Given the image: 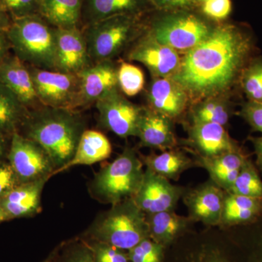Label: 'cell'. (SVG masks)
Segmentation results:
<instances>
[{
    "mask_svg": "<svg viewBox=\"0 0 262 262\" xmlns=\"http://www.w3.org/2000/svg\"><path fill=\"white\" fill-rule=\"evenodd\" d=\"M150 6L149 0H84L82 17L89 26L116 15L141 16Z\"/></svg>",
    "mask_w": 262,
    "mask_h": 262,
    "instance_id": "cb8c5ba5",
    "label": "cell"
},
{
    "mask_svg": "<svg viewBox=\"0 0 262 262\" xmlns=\"http://www.w3.org/2000/svg\"><path fill=\"white\" fill-rule=\"evenodd\" d=\"M147 97L149 108L172 120L182 115L189 101L185 90L172 77L154 78Z\"/></svg>",
    "mask_w": 262,
    "mask_h": 262,
    "instance_id": "d6986e66",
    "label": "cell"
},
{
    "mask_svg": "<svg viewBox=\"0 0 262 262\" xmlns=\"http://www.w3.org/2000/svg\"><path fill=\"white\" fill-rule=\"evenodd\" d=\"M20 184L10 163L0 160V200Z\"/></svg>",
    "mask_w": 262,
    "mask_h": 262,
    "instance_id": "ab89813d",
    "label": "cell"
},
{
    "mask_svg": "<svg viewBox=\"0 0 262 262\" xmlns=\"http://www.w3.org/2000/svg\"><path fill=\"white\" fill-rule=\"evenodd\" d=\"M239 80L248 101L262 103L261 58H256L248 63Z\"/></svg>",
    "mask_w": 262,
    "mask_h": 262,
    "instance_id": "1f68e13d",
    "label": "cell"
},
{
    "mask_svg": "<svg viewBox=\"0 0 262 262\" xmlns=\"http://www.w3.org/2000/svg\"><path fill=\"white\" fill-rule=\"evenodd\" d=\"M165 262H262V232L192 239L184 236L165 249Z\"/></svg>",
    "mask_w": 262,
    "mask_h": 262,
    "instance_id": "3957f363",
    "label": "cell"
},
{
    "mask_svg": "<svg viewBox=\"0 0 262 262\" xmlns=\"http://www.w3.org/2000/svg\"><path fill=\"white\" fill-rule=\"evenodd\" d=\"M10 49H11V45H10L7 31L0 29V63L9 56Z\"/></svg>",
    "mask_w": 262,
    "mask_h": 262,
    "instance_id": "b9f144b4",
    "label": "cell"
},
{
    "mask_svg": "<svg viewBox=\"0 0 262 262\" xmlns=\"http://www.w3.org/2000/svg\"><path fill=\"white\" fill-rule=\"evenodd\" d=\"M8 159L20 184L51 178L56 170L46 150L18 132L11 136Z\"/></svg>",
    "mask_w": 262,
    "mask_h": 262,
    "instance_id": "30bf717a",
    "label": "cell"
},
{
    "mask_svg": "<svg viewBox=\"0 0 262 262\" xmlns=\"http://www.w3.org/2000/svg\"><path fill=\"white\" fill-rule=\"evenodd\" d=\"M29 110L6 86L0 82V135H13L23 123Z\"/></svg>",
    "mask_w": 262,
    "mask_h": 262,
    "instance_id": "f1b7e54d",
    "label": "cell"
},
{
    "mask_svg": "<svg viewBox=\"0 0 262 262\" xmlns=\"http://www.w3.org/2000/svg\"><path fill=\"white\" fill-rule=\"evenodd\" d=\"M86 241L94 253L96 262H130L127 251L103 243Z\"/></svg>",
    "mask_w": 262,
    "mask_h": 262,
    "instance_id": "8d00e7d4",
    "label": "cell"
},
{
    "mask_svg": "<svg viewBox=\"0 0 262 262\" xmlns=\"http://www.w3.org/2000/svg\"><path fill=\"white\" fill-rule=\"evenodd\" d=\"M173 122L151 108H142L136 137L146 147L162 151L175 149L177 140Z\"/></svg>",
    "mask_w": 262,
    "mask_h": 262,
    "instance_id": "44dd1931",
    "label": "cell"
},
{
    "mask_svg": "<svg viewBox=\"0 0 262 262\" xmlns=\"http://www.w3.org/2000/svg\"><path fill=\"white\" fill-rule=\"evenodd\" d=\"M239 115L253 130L262 133V103L248 101L243 106Z\"/></svg>",
    "mask_w": 262,
    "mask_h": 262,
    "instance_id": "f35d334b",
    "label": "cell"
},
{
    "mask_svg": "<svg viewBox=\"0 0 262 262\" xmlns=\"http://www.w3.org/2000/svg\"><path fill=\"white\" fill-rule=\"evenodd\" d=\"M201 8L203 14L208 18L222 20L230 14L232 5L231 0H206Z\"/></svg>",
    "mask_w": 262,
    "mask_h": 262,
    "instance_id": "74e56055",
    "label": "cell"
},
{
    "mask_svg": "<svg viewBox=\"0 0 262 262\" xmlns=\"http://www.w3.org/2000/svg\"><path fill=\"white\" fill-rule=\"evenodd\" d=\"M225 193L211 180L191 190H186L182 198L187 208L188 217L192 222H201L208 227H219Z\"/></svg>",
    "mask_w": 262,
    "mask_h": 262,
    "instance_id": "4fadbf2b",
    "label": "cell"
},
{
    "mask_svg": "<svg viewBox=\"0 0 262 262\" xmlns=\"http://www.w3.org/2000/svg\"><path fill=\"white\" fill-rule=\"evenodd\" d=\"M12 19L40 15L41 0H0Z\"/></svg>",
    "mask_w": 262,
    "mask_h": 262,
    "instance_id": "d590c367",
    "label": "cell"
},
{
    "mask_svg": "<svg viewBox=\"0 0 262 262\" xmlns=\"http://www.w3.org/2000/svg\"><path fill=\"white\" fill-rule=\"evenodd\" d=\"M49 177L19 184L1 200L7 220L32 216L41 211V195Z\"/></svg>",
    "mask_w": 262,
    "mask_h": 262,
    "instance_id": "ffe728a7",
    "label": "cell"
},
{
    "mask_svg": "<svg viewBox=\"0 0 262 262\" xmlns=\"http://www.w3.org/2000/svg\"><path fill=\"white\" fill-rule=\"evenodd\" d=\"M185 191V188L174 185L146 168L142 183L132 200L146 215L175 211Z\"/></svg>",
    "mask_w": 262,
    "mask_h": 262,
    "instance_id": "7c38bea8",
    "label": "cell"
},
{
    "mask_svg": "<svg viewBox=\"0 0 262 262\" xmlns=\"http://www.w3.org/2000/svg\"><path fill=\"white\" fill-rule=\"evenodd\" d=\"M150 4L158 10L193 9L194 6L188 0H149Z\"/></svg>",
    "mask_w": 262,
    "mask_h": 262,
    "instance_id": "60d3db41",
    "label": "cell"
},
{
    "mask_svg": "<svg viewBox=\"0 0 262 262\" xmlns=\"http://www.w3.org/2000/svg\"><path fill=\"white\" fill-rule=\"evenodd\" d=\"M7 221L8 220H7L6 215H5L3 208H2L1 204H0V224L4 222H7Z\"/></svg>",
    "mask_w": 262,
    "mask_h": 262,
    "instance_id": "7dc6e473",
    "label": "cell"
},
{
    "mask_svg": "<svg viewBox=\"0 0 262 262\" xmlns=\"http://www.w3.org/2000/svg\"><path fill=\"white\" fill-rule=\"evenodd\" d=\"M56 262H96L85 239H76L63 245Z\"/></svg>",
    "mask_w": 262,
    "mask_h": 262,
    "instance_id": "e575fe53",
    "label": "cell"
},
{
    "mask_svg": "<svg viewBox=\"0 0 262 262\" xmlns=\"http://www.w3.org/2000/svg\"><path fill=\"white\" fill-rule=\"evenodd\" d=\"M28 67L37 97L42 106L74 110L80 107L78 75Z\"/></svg>",
    "mask_w": 262,
    "mask_h": 262,
    "instance_id": "9c48e42d",
    "label": "cell"
},
{
    "mask_svg": "<svg viewBox=\"0 0 262 262\" xmlns=\"http://www.w3.org/2000/svg\"><path fill=\"white\" fill-rule=\"evenodd\" d=\"M22 124L25 127L24 136L46 150L55 171L72 159L85 130L80 114L69 108L40 106L29 111Z\"/></svg>",
    "mask_w": 262,
    "mask_h": 262,
    "instance_id": "7a4b0ae2",
    "label": "cell"
},
{
    "mask_svg": "<svg viewBox=\"0 0 262 262\" xmlns=\"http://www.w3.org/2000/svg\"><path fill=\"white\" fill-rule=\"evenodd\" d=\"M227 192L262 199L261 177L256 165L250 158L245 162L233 186Z\"/></svg>",
    "mask_w": 262,
    "mask_h": 262,
    "instance_id": "4dcf8cb0",
    "label": "cell"
},
{
    "mask_svg": "<svg viewBox=\"0 0 262 262\" xmlns=\"http://www.w3.org/2000/svg\"><path fill=\"white\" fill-rule=\"evenodd\" d=\"M56 29L37 15L13 20L7 34L20 61L29 67L56 70Z\"/></svg>",
    "mask_w": 262,
    "mask_h": 262,
    "instance_id": "5b68a950",
    "label": "cell"
},
{
    "mask_svg": "<svg viewBox=\"0 0 262 262\" xmlns=\"http://www.w3.org/2000/svg\"><path fill=\"white\" fill-rule=\"evenodd\" d=\"M187 143L196 158L203 159L241 149L225 126L213 122L192 124L189 129Z\"/></svg>",
    "mask_w": 262,
    "mask_h": 262,
    "instance_id": "9a60e30c",
    "label": "cell"
},
{
    "mask_svg": "<svg viewBox=\"0 0 262 262\" xmlns=\"http://www.w3.org/2000/svg\"><path fill=\"white\" fill-rule=\"evenodd\" d=\"M113 151L112 144L100 131L85 130L81 136L72 159L53 176L77 165H91L108 159Z\"/></svg>",
    "mask_w": 262,
    "mask_h": 262,
    "instance_id": "484cf974",
    "label": "cell"
},
{
    "mask_svg": "<svg viewBox=\"0 0 262 262\" xmlns=\"http://www.w3.org/2000/svg\"><path fill=\"white\" fill-rule=\"evenodd\" d=\"M95 104L103 126L124 139L137 136L142 107L126 99L118 89L100 98Z\"/></svg>",
    "mask_w": 262,
    "mask_h": 262,
    "instance_id": "8fae6325",
    "label": "cell"
},
{
    "mask_svg": "<svg viewBox=\"0 0 262 262\" xmlns=\"http://www.w3.org/2000/svg\"><path fill=\"white\" fill-rule=\"evenodd\" d=\"M13 23V19L5 8L4 5L0 1V29L8 31Z\"/></svg>",
    "mask_w": 262,
    "mask_h": 262,
    "instance_id": "ee69618b",
    "label": "cell"
},
{
    "mask_svg": "<svg viewBox=\"0 0 262 262\" xmlns=\"http://www.w3.org/2000/svg\"><path fill=\"white\" fill-rule=\"evenodd\" d=\"M144 173L140 155L135 149L126 147L95 175L89 192L94 199L113 206L134 198L142 183Z\"/></svg>",
    "mask_w": 262,
    "mask_h": 262,
    "instance_id": "8992f818",
    "label": "cell"
},
{
    "mask_svg": "<svg viewBox=\"0 0 262 262\" xmlns=\"http://www.w3.org/2000/svg\"><path fill=\"white\" fill-rule=\"evenodd\" d=\"M118 87L125 96H134L144 89V72L139 67L126 62H122L117 70Z\"/></svg>",
    "mask_w": 262,
    "mask_h": 262,
    "instance_id": "d6a6232c",
    "label": "cell"
},
{
    "mask_svg": "<svg viewBox=\"0 0 262 262\" xmlns=\"http://www.w3.org/2000/svg\"><path fill=\"white\" fill-rule=\"evenodd\" d=\"M140 16L120 15L86 26L83 33L91 63L112 61L135 37Z\"/></svg>",
    "mask_w": 262,
    "mask_h": 262,
    "instance_id": "ba28073f",
    "label": "cell"
},
{
    "mask_svg": "<svg viewBox=\"0 0 262 262\" xmlns=\"http://www.w3.org/2000/svg\"><path fill=\"white\" fill-rule=\"evenodd\" d=\"M77 75L80 80V106L96 103L118 89L117 70L112 61L91 63Z\"/></svg>",
    "mask_w": 262,
    "mask_h": 262,
    "instance_id": "e0dca14e",
    "label": "cell"
},
{
    "mask_svg": "<svg viewBox=\"0 0 262 262\" xmlns=\"http://www.w3.org/2000/svg\"><path fill=\"white\" fill-rule=\"evenodd\" d=\"M129 59L140 62L157 78L173 77L179 70L182 58L178 52L158 42L147 33L131 50Z\"/></svg>",
    "mask_w": 262,
    "mask_h": 262,
    "instance_id": "5bb4252c",
    "label": "cell"
},
{
    "mask_svg": "<svg viewBox=\"0 0 262 262\" xmlns=\"http://www.w3.org/2000/svg\"><path fill=\"white\" fill-rule=\"evenodd\" d=\"M51 256H50V257H48L47 259L45 260V261L42 262H51Z\"/></svg>",
    "mask_w": 262,
    "mask_h": 262,
    "instance_id": "c3c4849f",
    "label": "cell"
},
{
    "mask_svg": "<svg viewBox=\"0 0 262 262\" xmlns=\"http://www.w3.org/2000/svg\"><path fill=\"white\" fill-rule=\"evenodd\" d=\"M193 9L159 10L149 34L158 42L186 53L208 37L213 27Z\"/></svg>",
    "mask_w": 262,
    "mask_h": 262,
    "instance_id": "52a82bcc",
    "label": "cell"
},
{
    "mask_svg": "<svg viewBox=\"0 0 262 262\" xmlns=\"http://www.w3.org/2000/svg\"><path fill=\"white\" fill-rule=\"evenodd\" d=\"M261 217V198L226 192L222 220L219 227L228 229L236 226L251 225Z\"/></svg>",
    "mask_w": 262,
    "mask_h": 262,
    "instance_id": "d4e9b609",
    "label": "cell"
},
{
    "mask_svg": "<svg viewBox=\"0 0 262 262\" xmlns=\"http://www.w3.org/2000/svg\"><path fill=\"white\" fill-rule=\"evenodd\" d=\"M251 141L256 155V168L262 173V136L251 138Z\"/></svg>",
    "mask_w": 262,
    "mask_h": 262,
    "instance_id": "7bdbcfd3",
    "label": "cell"
},
{
    "mask_svg": "<svg viewBox=\"0 0 262 262\" xmlns=\"http://www.w3.org/2000/svg\"><path fill=\"white\" fill-rule=\"evenodd\" d=\"M90 241L128 251L149 237L146 215L132 199L112 206L98 216L87 231Z\"/></svg>",
    "mask_w": 262,
    "mask_h": 262,
    "instance_id": "277c9868",
    "label": "cell"
},
{
    "mask_svg": "<svg viewBox=\"0 0 262 262\" xmlns=\"http://www.w3.org/2000/svg\"><path fill=\"white\" fill-rule=\"evenodd\" d=\"M232 115V110L227 101L216 97L198 101L191 111L192 124L213 122L226 126Z\"/></svg>",
    "mask_w": 262,
    "mask_h": 262,
    "instance_id": "f546056e",
    "label": "cell"
},
{
    "mask_svg": "<svg viewBox=\"0 0 262 262\" xmlns=\"http://www.w3.org/2000/svg\"><path fill=\"white\" fill-rule=\"evenodd\" d=\"M149 237L166 249L187 235L192 221L175 211L159 212L146 215Z\"/></svg>",
    "mask_w": 262,
    "mask_h": 262,
    "instance_id": "603a6c76",
    "label": "cell"
},
{
    "mask_svg": "<svg viewBox=\"0 0 262 262\" xmlns=\"http://www.w3.org/2000/svg\"><path fill=\"white\" fill-rule=\"evenodd\" d=\"M0 82L6 86L29 111L42 106L28 66L15 55H9L0 63Z\"/></svg>",
    "mask_w": 262,
    "mask_h": 262,
    "instance_id": "ac0fdd59",
    "label": "cell"
},
{
    "mask_svg": "<svg viewBox=\"0 0 262 262\" xmlns=\"http://www.w3.org/2000/svg\"><path fill=\"white\" fill-rule=\"evenodd\" d=\"M56 70L78 75L91 64L83 33L78 28L56 29Z\"/></svg>",
    "mask_w": 262,
    "mask_h": 262,
    "instance_id": "2e32d148",
    "label": "cell"
},
{
    "mask_svg": "<svg viewBox=\"0 0 262 262\" xmlns=\"http://www.w3.org/2000/svg\"><path fill=\"white\" fill-rule=\"evenodd\" d=\"M84 0H41L40 15L57 29L78 28Z\"/></svg>",
    "mask_w": 262,
    "mask_h": 262,
    "instance_id": "83f0119b",
    "label": "cell"
},
{
    "mask_svg": "<svg viewBox=\"0 0 262 262\" xmlns=\"http://www.w3.org/2000/svg\"><path fill=\"white\" fill-rule=\"evenodd\" d=\"M140 156L146 168L169 181H178L184 172L196 166L194 160L175 149L166 150L158 155Z\"/></svg>",
    "mask_w": 262,
    "mask_h": 262,
    "instance_id": "4316f807",
    "label": "cell"
},
{
    "mask_svg": "<svg viewBox=\"0 0 262 262\" xmlns=\"http://www.w3.org/2000/svg\"><path fill=\"white\" fill-rule=\"evenodd\" d=\"M188 1L195 8V7L198 6L201 7L202 4L206 0H188Z\"/></svg>",
    "mask_w": 262,
    "mask_h": 262,
    "instance_id": "bcb514c9",
    "label": "cell"
},
{
    "mask_svg": "<svg viewBox=\"0 0 262 262\" xmlns=\"http://www.w3.org/2000/svg\"><path fill=\"white\" fill-rule=\"evenodd\" d=\"M252 37L232 24L213 27L208 37L184 53L172 77L195 102L216 97L239 79L252 52Z\"/></svg>",
    "mask_w": 262,
    "mask_h": 262,
    "instance_id": "6da1fadb",
    "label": "cell"
},
{
    "mask_svg": "<svg viewBox=\"0 0 262 262\" xmlns=\"http://www.w3.org/2000/svg\"><path fill=\"white\" fill-rule=\"evenodd\" d=\"M5 152V144L4 136L0 135V160H3Z\"/></svg>",
    "mask_w": 262,
    "mask_h": 262,
    "instance_id": "f6af8a7d",
    "label": "cell"
},
{
    "mask_svg": "<svg viewBox=\"0 0 262 262\" xmlns=\"http://www.w3.org/2000/svg\"><path fill=\"white\" fill-rule=\"evenodd\" d=\"M248 156L242 149L229 151L215 158H196V166L204 168L209 174L210 180L229 192Z\"/></svg>",
    "mask_w": 262,
    "mask_h": 262,
    "instance_id": "7402d4cb",
    "label": "cell"
},
{
    "mask_svg": "<svg viewBox=\"0 0 262 262\" xmlns=\"http://www.w3.org/2000/svg\"><path fill=\"white\" fill-rule=\"evenodd\" d=\"M165 248L149 237L127 251L130 262H165Z\"/></svg>",
    "mask_w": 262,
    "mask_h": 262,
    "instance_id": "836d02e7",
    "label": "cell"
}]
</instances>
